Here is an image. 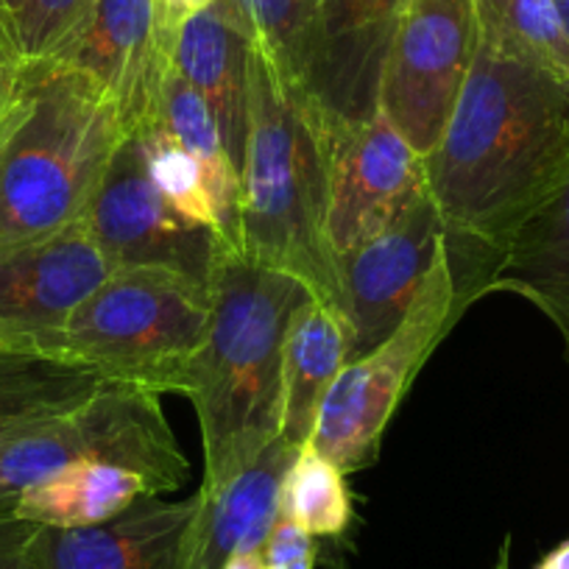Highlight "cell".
Listing matches in <instances>:
<instances>
[{"label": "cell", "mask_w": 569, "mask_h": 569, "mask_svg": "<svg viewBox=\"0 0 569 569\" xmlns=\"http://www.w3.org/2000/svg\"><path fill=\"white\" fill-rule=\"evenodd\" d=\"M445 232L439 207L425 190L397 221L338 257L349 360L371 352L397 330L445 246Z\"/></svg>", "instance_id": "7c38bea8"}, {"label": "cell", "mask_w": 569, "mask_h": 569, "mask_svg": "<svg viewBox=\"0 0 569 569\" xmlns=\"http://www.w3.org/2000/svg\"><path fill=\"white\" fill-rule=\"evenodd\" d=\"M410 0H321L305 90L327 123H366L380 112L388 48Z\"/></svg>", "instance_id": "5bb4252c"}, {"label": "cell", "mask_w": 569, "mask_h": 569, "mask_svg": "<svg viewBox=\"0 0 569 569\" xmlns=\"http://www.w3.org/2000/svg\"><path fill=\"white\" fill-rule=\"evenodd\" d=\"M81 221L114 268H168L212 291L223 240L166 204L146 171L137 134L120 140Z\"/></svg>", "instance_id": "9c48e42d"}, {"label": "cell", "mask_w": 569, "mask_h": 569, "mask_svg": "<svg viewBox=\"0 0 569 569\" xmlns=\"http://www.w3.org/2000/svg\"><path fill=\"white\" fill-rule=\"evenodd\" d=\"M282 513L310 536H341L352 522L347 475L305 445L284 475Z\"/></svg>", "instance_id": "cb8c5ba5"}, {"label": "cell", "mask_w": 569, "mask_h": 569, "mask_svg": "<svg viewBox=\"0 0 569 569\" xmlns=\"http://www.w3.org/2000/svg\"><path fill=\"white\" fill-rule=\"evenodd\" d=\"M20 68H23V57H20L18 46H14L12 31H9V26L0 23V123L7 118L9 107L14 101V92H18Z\"/></svg>", "instance_id": "f546056e"}, {"label": "cell", "mask_w": 569, "mask_h": 569, "mask_svg": "<svg viewBox=\"0 0 569 569\" xmlns=\"http://www.w3.org/2000/svg\"><path fill=\"white\" fill-rule=\"evenodd\" d=\"M142 497H157L146 478L114 463H73L31 486L14 502L12 517L42 528H96L120 517Z\"/></svg>", "instance_id": "ffe728a7"}, {"label": "cell", "mask_w": 569, "mask_h": 569, "mask_svg": "<svg viewBox=\"0 0 569 569\" xmlns=\"http://www.w3.org/2000/svg\"><path fill=\"white\" fill-rule=\"evenodd\" d=\"M101 386V377L68 360L0 347V447L76 408Z\"/></svg>", "instance_id": "44dd1931"}, {"label": "cell", "mask_w": 569, "mask_h": 569, "mask_svg": "<svg viewBox=\"0 0 569 569\" xmlns=\"http://www.w3.org/2000/svg\"><path fill=\"white\" fill-rule=\"evenodd\" d=\"M112 271L84 221L0 240V347L51 352L76 308Z\"/></svg>", "instance_id": "30bf717a"}, {"label": "cell", "mask_w": 569, "mask_h": 569, "mask_svg": "<svg viewBox=\"0 0 569 569\" xmlns=\"http://www.w3.org/2000/svg\"><path fill=\"white\" fill-rule=\"evenodd\" d=\"M210 316L212 291L184 273L114 268L76 308L48 355L103 382L184 397Z\"/></svg>", "instance_id": "8992f818"}, {"label": "cell", "mask_w": 569, "mask_h": 569, "mask_svg": "<svg viewBox=\"0 0 569 569\" xmlns=\"http://www.w3.org/2000/svg\"><path fill=\"white\" fill-rule=\"evenodd\" d=\"M502 251L491 246H441L397 330L371 352L349 360L327 391L310 447L343 475L380 458L382 436L430 355L469 308L491 293Z\"/></svg>", "instance_id": "5b68a950"}, {"label": "cell", "mask_w": 569, "mask_h": 569, "mask_svg": "<svg viewBox=\"0 0 569 569\" xmlns=\"http://www.w3.org/2000/svg\"><path fill=\"white\" fill-rule=\"evenodd\" d=\"M154 3H157V9H160L162 20H166V23H171L173 29H177V26L182 23V20L188 18L190 12L207 7L210 0H154Z\"/></svg>", "instance_id": "4dcf8cb0"}, {"label": "cell", "mask_w": 569, "mask_h": 569, "mask_svg": "<svg viewBox=\"0 0 569 569\" xmlns=\"http://www.w3.org/2000/svg\"><path fill=\"white\" fill-rule=\"evenodd\" d=\"M475 0H410L388 48L380 112L427 157L436 149L478 51Z\"/></svg>", "instance_id": "ba28073f"}, {"label": "cell", "mask_w": 569, "mask_h": 569, "mask_svg": "<svg viewBox=\"0 0 569 569\" xmlns=\"http://www.w3.org/2000/svg\"><path fill=\"white\" fill-rule=\"evenodd\" d=\"M330 129L299 81L277 70L254 42L249 129L240 160L238 251L257 266L291 273L341 313L338 257L327 234Z\"/></svg>", "instance_id": "7a4b0ae2"}, {"label": "cell", "mask_w": 569, "mask_h": 569, "mask_svg": "<svg viewBox=\"0 0 569 569\" xmlns=\"http://www.w3.org/2000/svg\"><path fill=\"white\" fill-rule=\"evenodd\" d=\"M262 561H266V569H316V561H319L316 536L279 513L277 525L262 547Z\"/></svg>", "instance_id": "83f0119b"}, {"label": "cell", "mask_w": 569, "mask_h": 569, "mask_svg": "<svg viewBox=\"0 0 569 569\" xmlns=\"http://www.w3.org/2000/svg\"><path fill=\"white\" fill-rule=\"evenodd\" d=\"M299 450L302 447L277 436L227 483L196 491V511L184 533V569H223L238 552L266 547L282 513L284 475L291 472Z\"/></svg>", "instance_id": "9a60e30c"}, {"label": "cell", "mask_w": 569, "mask_h": 569, "mask_svg": "<svg viewBox=\"0 0 569 569\" xmlns=\"http://www.w3.org/2000/svg\"><path fill=\"white\" fill-rule=\"evenodd\" d=\"M349 363V336L341 313L308 297L291 316L282 366V427L291 445H310L327 391Z\"/></svg>", "instance_id": "d6986e66"}, {"label": "cell", "mask_w": 569, "mask_h": 569, "mask_svg": "<svg viewBox=\"0 0 569 569\" xmlns=\"http://www.w3.org/2000/svg\"><path fill=\"white\" fill-rule=\"evenodd\" d=\"M160 120L201 166L212 210H216L218 238L223 240V246L238 251L240 171L207 103L173 68H168L166 79H162Z\"/></svg>", "instance_id": "7402d4cb"}, {"label": "cell", "mask_w": 569, "mask_h": 569, "mask_svg": "<svg viewBox=\"0 0 569 569\" xmlns=\"http://www.w3.org/2000/svg\"><path fill=\"white\" fill-rule=\"evenodd\" d=\"M92 461L142 475L154 495L177 491L190 472L160 393L103 382L76 408L0 447V513L12 517L14 502L31 486Z\"/></svg>", "instance_id": "52a82bcc"}, {"label": "cell", "mask_w": 569, "mask_h": 569, "mask_svg": "<svg viewBox=\"0 0 569 569\" xmlns=\"http://www.w3.org/2000/svg\"><path fill=\"white\" fill-rule=\"evenodd\" d=\"M425 177L447 234L506 251L569 177V84L480 34Z\"/></svg>", "instance_id": "6da1fadb"}, {"label": "cell", "mask_w": 569, "mask_h": 569, "mask_svg": "<svg viewBox=\"0 0 569 569\" xmlns=\"http://www.w3.org/2000/svg\"><path fill=\"white\" fill-rule=\"evenodd\" d=\"M34 522L0 513V569H42L31 550Z\"/></svg>", "instance_id": "f1b7e54d"}, {"label": "cell", "mask_w": 569, "mask_h": 569, "mask_svg": "<svg viewBox=\"0 0 569 569\" xmlns=\"http://www.w3.org/2000/svg\"><path fill=\"white\" fill-rule=\"evenodd\" d=\"M495 291L539 308L561 336L569 363V177L508 240L491 284Z\"/></svg>", "instance_id": "ac0fdd59"}, {"label": "cell", "mask_w": 569, "mask_h": 569, "mask_svg": "<svg viewBox=\"0 0 569 569\" xmlns=\"http://www.w3.org/2000/svg\"><path fill=\"white\" fill-rule=\"evenodd\" d=\"M558 9V14H561V23H563V31H567L569 37V0H552Z\"/></svg>", "instance_id": "d590c367"}, {"label": "cell", "mask_w": 569, "mask_h": 569, "mask_svg": "<svg viewBox=\"0 0 569 569\" xmlns=\"http://www.w3.org/2000/svg\"><path fill=\"white\" fill-rule=\"evenodd\" d=\"M238 7L279 73L305 87L321 0H238Z\"/></svg>", "instance_id": "d4e9b609"}, {"label": "cell", "mask_w": 569, "mask_h": 569, "mask_svg": "<svg viewBox=\"0 0 569 569\" xmlns=\"http://www.w3.org/2000/svg\"><path fill=\"white\" fill-rule=\"evenodd\" d=\"M254 34L238 0H210L173 31L171 68L199 92L240 171L249 129V76Z\"/></svg>", "instance_id": "2e32d148"}, {"label": "cell", "mask_w": 569, "mask_h": 569, "mask_svg": "<svg viewBox=\"0 0 569 569\" xmlns=\"http://www.w3.org/2000/svg\"><path fill=\"white\" fill-rule=\"evenodd\" d=\"M96 0H26L12 23L23 59H46L79 29Z\"/></svg>", "instance_id": "4316f807"}, {"label": "cell", "mask_w": 569, "mask_h": 569, "mask_svg": "<svg viewBox=\"0 0 569 569\" xmlns=\"http://www.w3.org/2000/svg\"><path fill=\"white\" fill-rule=\"evenodd\" d=\"M308 297L291 273L221 249L210 330L184 391L201 427L204 489L234 478L279 436L284 338L293 310Z\"/></svg>", "instance_id": "3957f363"}, {"label": "cell", "mask_w": 569, "mask_h": 569, "mask_svg": "<svg viewBox=\"0 0 569 569\" xmlns=\"http://www.w3.org/2000/svg\"><path fill=\"white\" fill-rule=\"evenodd\" d=\"M126 137L112 96L59 59H23L0 123V240L81 221Z\"/></svg>", "instance_id": "277c9868"}, {"label": "cell", "mask_w": 569, "mask_h": 569, "mask_svg": "<svg viewBox=\"0 0 569 569\" xmlns=\"http://www.w3.org/2000/svg\"><path fill=\"white\" fill-rule=\"evenodd\" d=\"M508 563H511V539H506V545H502L500 556H497V567L495 569H511Z\"/></svg>", "instance_id": "e575fe53"}, {"label": "cell", "mask_w": 569, "mask_h": 569, "mask_svg": "<svg viewBox=\"0 0 569 569\" xmlns=\"http://www.w3.org/2000/svg\"><path fill=\"white\" fill-rule=\"evenodd\" d=\"M173 31L154 0H96L51 59L92 76L112 96L126 134H142L162 123V79L171 68Z\"/></svg>", "instance_id": "4fadbf2b"}, {"label": "cell", "mask_w": 569, "mask_h": 569, "mask_svg": "<svg viewBox=\"0 0 569 569\" xmlns=\"http://www.w3.org/2000/svg\"><path fill=\"white\" fill-rule=\"evenodd\" d=\"M223 569H266V561H262V550L238 552V556H232L227 563H223Z\"/></svg>", "instance_id": "d6a6232c"}, {"label": "cell", "mask_w": 569, "mask_h": 569, "mask_svg": "<svg viewBox=\"0 0 569 569\" xmlns=\"http://www.w3.org/2000/svg\"><path fill=\"white\" fill-rule=\"evenodd\" d=\"M327 234L336 257H341L382 232L425 193V157L382 112L366 123H327Z\"/></svg>", "instance_id": "8fae6325"}, {"label": "cell", "mask_w": 569, "mask_h": 569, "mask_svg": "<svg viewBox=\"0 0 569 569\" xmlns=\"http://www.w3.org/2000/svg\"><path fill=\"white\" fill-rule=\"evenodd\" d=\"M137 140H140L149 179L166 204L196 227L216 229V210H212L204 173L199 162L184 151L182 142L162 123L137 134Z\"/></svg>", "instance_id": "484cf974"}, {"label": "cell", "mask_w": 569, "mask_h": 569, "mask_svg": "<svg viewBox=\"0 0 569 569\" xmlns=\"http://www.w3.org/2000/svg\"><path fill=\"white\" fill-rule=\"evenodd\" d=\"M480 34L569 84V37L552 0H475Z\"/></svg>", "instance_id": "603a6c76"}, {"label": "cell", "mask_w": 569, "mask_h": 569, "mask_svg": "<svg viewBox=\"0 0 569 569\" xmlns=\"http://www.w3.org/2000/svg\"><path fill=\"white\" fill-rule=\"evenodd\" d=\"M23 3L26 0H0V23L9 26V31H12V23L20 9H23Z\"/></svg>", "instance_id": "836d02e7"}, {"label": "cell", "mask_w": 569, "mask_h": 569, "mask_svg": "<svg viewBox=\"0 0 569 569\" xmlns=\"http://www.w3.org/2000/svg\"><path fill=\"white\" fill-rule=\"evenodd\" d=\"M536 569H569V539H563L556 550L547 552Z\"/></svg>", "instance_id": "1f68e13d"}, {"label": "cell", "mask_w": 569, "mask_h": 569, "mask_svg": "<svg viewBox=\"0 0 569 569\" xmlns=\"http://www.w3.org/2000/svg\"><path fill=\"white\" fill-rule=\"evenodd\" d=\"M193 511L196 495L177 502L142 497L96 528L37 525L31 550L42 569H184V533Z\"/></svg>", "instance_id": "e0dca14e"}]
</instances>
